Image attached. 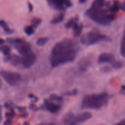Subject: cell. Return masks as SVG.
Returning <instances> with one entry per match:
<instances>
[{"mask_svg": "<svg viewBox=\"0 0 125 125\" xmlns=\"http://www.w3.org/2000/svg\"><path fill=\"white\" fill-rule=\"evenodd\" d=\"M24 31L28 35H31L34 33V28L31 25H28L24 27Z\"/></svg>", "mask_w": 125, "mask_h": 125, "instance_id": "cb8c5ba5", "label": "cell"}, {"mask_svg": "<svg viewBox=\"0 0 125 125\" xmlns=\"http://www.w3.org/2000/svg\"><path fill=\"white\" fill-rule=\"evenodd\" d=\"M111 38L105 34H101L98 29H94L90 32L82 36L81 42L83 45H93L101 42H110Z\"/></svg>", "mask_w": 125, "mask_h": 125, "instance_id": "277c9868", "label": "cell"}, {"mask_svg": "<svg viewBox=\"0 0 125 125\" xmlns=\"http://www.w3.org/2000/svg\"><path fill=\"white\" fill-rule=\"evenodd\" d=\"M62 122L67 125H77L76 123V115L72 112L66 114L62 118Z\"/></svg>", "mask_w": 125, "mask_h": 125, "instance_id": "4fadbf2b", "label": "cell"}, {"mask_svg": "<svg viewBox=\"0 0 125 125\" xmlns=\"http://www.w3.org/2000/svg\"><path fill=\"white\" fill-rule=\"evenodd\" d=\"M48 41V38L46 37H40L39 39H38V40H37L36 44L38 46H44L46 43Z\"/></svg>", "mask_w": 125, "mask_h": 125, "instance_id": "44dd1931", "label": "cell"}, {"mask_svg": "<svg viewBox=\"0 0 125 125\" xmlns=\"http://www.w3.org/2000/svg\"><path fill=\"white\" fill-rule=\"evenodd\" d=\"M78 21H79V19H78L74 22V24H73V27H72L73 29V35H74V37H78L80 36L82 33V31H83V26H84L82 23L79 24Z\"/></svg>", "mask_w": 125, "mask_h": 125, "instance_id": "5bb4252c", "label": "cell"}, {"mask_svg": "<svg viewBox=\"0 0 125 125\" xmlns=\"http://www.w3.org/2000/svg\"><path fill=\"white\" fill-rule=\"evenodd\" d=\"M42 21V20L41 18H34L31 20V26L35 29V28H37L41 24Z\"/></svg>", "mask_w": 125, "mask_h": 125, "instance_id": "603a6c76", "label": "cell"}, {"mask_svg": "<svg viewBox=\"0 0 125 125\" xmlns=\"http://www.w3.org/2000/svg\"><path fill=\"white\" fill-rule=\"evenodd\" d=\"M79 51L78 42L73 39L67 38L56 43L52 47L50 55L51 67L55 68L73 62Z\"/></svg>", "mask_w": 125, "mask_h": 125, "instance_id": "6da1fadb", "label": "cell"}, {"mask_svg": "<svg viewBox=\"0 0 125 125\" xmlns=\"http://www.w3.org/2000/svg\"><path fill=\"white\" fill-rule=\"evenodd\" d=\"M23 40H24L23 39H21V38H9V39H7V42L8 43L10 44H17L18 43L21 42Z\"/></svg>", "mask_w": 125, "mask_h": 125, "instance_id": "484cf974", "label": "cell"}, {"mask_svg": "<svg viewBox=\"0 0 125 125\" xmlns=\"http://www.w3.org/2000/svg\"><path fill=\"white\" fill-rule=\"evenodd\" d=\"M78 94V90L77 89H73V90H70V91H68L64 94L66 96H76Z\"/></svg>", "mask_w": 125, "mask_h": 125, "instance_id": "4316f807", "label": "cell"}, {"mask_svg": "<svg viewBox=\"0 0 125 125\" xmlns=\"http://www.w3.org/2000/svg\"><path fill=\"white\" fill-rule=\"evenodd\" d=\"M123 65H124V64H123V62L122 61L114 60L111 63V67L114 69H120L123 67Z\"/></svg>", "mask_w": 125, "mask_h": 125, "instance_id": "d6986e66", "label": "cell"}, {"mask_svg": "<svg viewBox=\"0 0 125 125\" xmlns=\"http://www.w3.org/2000/svg\"><path fill=\"white\" fill-rule=\"evenodd\" d=\"M115 60L114 55L109 52H103L98 57V62L99 63H112Z\"/></svg>", "mask_w": 125, "mask_h": 125, "instance_id": "8fae6325", "label": "cell"}, {"mask_svg": "<svg viewBox=\"0 0 125 125\" xmlns=\"http://www.w3.org/2000/svg\"><path fill=\"white\" fill-rule=\"evenodd\" d=\"M10 61L12 65H13V66H18L21 63L20 57L18 55L15 54H11Z\"/></svg>", "mask_w": 125, "mask_h": 125, "instance_id": "2e32d148", "label": "cell"}, {"mask_svg": "<svg viewBox=\"0 0 125 125\" xmlns=\"http://www.w3.org/2000/svg\"><path fill=\"white\" fill-rule=\"evenodd\" d=\"M114 125H125V120H123L122 121L120 122L119 123H117V124Z\"/></svg>", "mask_w": 125, "mask_h": 125, "instance_id": "4dcf8cb0", "label": "cell"}, {"mask_svg": "<svg viewBox=\"0 0 125 125\" xmlns=\"http://www.w3.org/2000/svg\"><path fill=\"white\" fill-rule=\"evenodd\" d=\"M50 100L51 101H57V102H62L63 101V97L62 96L57 95L56 94H51L50 96Z\"/></svg>", "mask_w": 125, "mask_h": 125, "instance_id": "ffe728a7", "label": "cell"}, {"mask_svg": "<svg viewBox=\"0 0 125 125\" xmlns=\"http://www.w3.org/2000/svg\"><path fill=\"white\" fill-rule=\"evenodd\" d=\"M78 19H79L78 16L75 17L74 18H70V19L67 21V23L65 24V28H67V29H70V28H72V27H73V25L74 24V22H75Z\"/></svg>", "mask_w": 125, "mask_h": 125, "instance_id": "7402d4cb", "label": "cell"}, {"mask_svg": "<svg viewBox=\"0 0 125 125\" xmlns=\"http://www.w3.org/2000/svg\"><path fill=\"white\" fill-rule=\"evenodd\" d=\"M64 17H65L64 13L61 12V13H60L59 14L57 15H56V17H54V18L51 20L50 23L52 24H58V23H61V22H62V21L63 20Z\"/></svg>", "mask_w": 125, "mask_h": 125, "instance_id": "9a60e30c", "label": "cell"}, {"mask_svg": "<svg viewBox=\"0 0 125 125\" xmlns=\"http://www.w3.org/2000/svg\"><path fill=\"white\" fill-rule=\"evenodd\" d=\"M17 109H18V111H20V112H24L26 111V107H17Z\"/></svg>", "mask_w": 125, "mask_h": 125, "instance_id": "f546056e", "label": "cell"}, {"mask_svg": "<svg viewBox=\"0 0 125 125\" xmlns=\"http://www.w3.org/2000/svg\"><path fill=\"white\" fill-rule=\"evenodd\" d=\"M109 2L106 0H94L85 15L95 23L103 26H107L115 18L116 14L110 12Z\"/></svg>", "mask_w": 125, "mask_h": 125, "instance_id": "7a4b0ae2", "label": "cell"}, {"mask_svg": "<svg viewBox=\"0 0 125 125\" xmlns=\"http://www.w3.org/2000/svg\"><path fill=\"white\" fill-rule=\"evenodd\" d=\"M0 26L3 28L5 32H6L7 34H10L12 32H13V31H12L11 29H10V28L9 27V26L7 25V23H6L4 20H0Z\"/></svg>", "mask_w": 125, "mask_h": 125, "instance_id": "ac0fdd59", "label": "cell"}, {"mask_svg": "<svg viewBox=\"0 0 125 125\" xmlns=\"http://www.w3.org/2000/svg\"><path fill=\"white\" fill-rule=\"evenodd\" d=\"M54 123H40V124L37 125H54Z\"/></svg>", "mask_w": 125, "mask_h": 125, "instance_id": "1f68e13d", "label": "cell"}, {"mask_svg": "<svg viewBox=\"0 0 125 125\" xmlns=\"http://www.w3.org/2000/svg\"><path fill=\"white\" fill-rule=\"evenodd\" d=\"M30 124H29V122H25L24 123V124H23V125H29Z\"/></svg>", "mask_w": 125, "mask_h": 125, "instance_id": "e575fe53", "label": "cell"}, {"mask_svg": "<svg viewBox=\"0 0 125 125\" xmlns=\"http://www.w3.org/2000/svg\"><path fill=\"white\" fill-rule=\"evenodd\" d=\"M92 64V59L90 57L85 56L83 58L81 59L78 62V66L79 71L82 72H86L89 67L91 66Z\"/></svg>", "mask_w": 125, "mask_h": 125, "instance_id": "9c48e42d", "label": "cell"}, {"mask_svg": "<svg viewBox=\"0 0 125 125\" xmlns=\"http://www.w3.org/2000/svg\"><path fill=\"white\" fill-rule=\"evenodd\" d=\"M28 9H29V10L30 12H32L33 9H34V6L33 4L30 2H28Z\"/></svg>", "mask_w": 125, "mask_h": 125, "instance_id": "f1b7e54d", "label": "cell"}, {"mask_svg": "<svg viewBox=\"0 0 125 125\" xmlns=\"http://www.w3.org/2000/svg\"><path fill=\"white\" fill-rule=\"evenodd\" d=\"M109 99V95L106 92L86 95L82 100L81 107L83 109H100L107 104Z\"/></svg>", "mask_w": 125, "mask_h": 125, "instance_id": "3957f363", "label": "cell"}, {"mask_svg": "<svg viewBox=\"0 0 125 125\" xmlns=\"http://www.w3.org/2000/svg\"><path fill=\"white\" fill-rule=\"evenodd\" d=\"M1 80H0V88H1Z\"/></svg>", "mask_w": 125, "mask_h": 125, "instance_id": "d590c367", "label": "cell"}, {"mask_svg": "<svg viewBox=\"0 0 125 125\" xmlns=\"http://www.w3.org/2000/svg\"><path fill=\"white\" fill-rule=\"evenodd\" d=\"M0 75L4 80L10 86H16L21 81V74L19 73L11 71L2 70L0 72Z\"/></svg>", "mask_w": 125, "mask_h": 125, "instance_id": "5b68a950", "label": "cell"}, {"mask_svg": "<svg viewBox=\"0 0 125 125\" xmlns=\"http://www.w3.org/2000/svg\"><path fill=\"white\" fill-rule=\"evenodd\" d=\"M21 59V63L24 68H30L36 61V55L32 51H30L26 54L23 55Z\"/></svg>", "mask_w": 125, "mask_h": 125, "instance_id": "52a82bcc", "label": "cell"}, {"mask_svg": "<svg viewBox=\"0 0 125 125\" xmlns=\"http://www.w3.org/2000/svg\"><path fill=\"white\" fill-rule=\"evenodd\" d=\"M0 51L5 56H9V54H10V53L11 51V47L9 45L3 44L0 46Z\"/></svg>", "mask_w": 125, "mask_h": 125, "instance_id": "e0dca14e", "label": "cell"}, {"mask_svg": "<svg viewBox=\"0 0 125 125\" xmlns=\"http://www.w3.org/2000/svg\"><path fill=\"white\" fill-rule=\"evenodd\" d=\"M4 42H5L4 40L3 39H2L0 38V45H3V44L4 43Z\"/></svg>", "mask_w": 125, "mask_h": 125, "instance_id": "d6a6232c", "label": "cell"}, {"mask_svg": "<svg viewBox=\"0 0 125 125\" xmlns=\"http://www.w3.org/2000/svg\"><path fill=\"white\" fill-rule=\"evenodd\" d=\"M87 0H79V2L80 4H84L85 3Z\"/></svg>", "mask_w": 125, "mask_h": 125, "instance_id": "836d02e7", "label": "cell"}, {"mask_svg": "<svg viewBox=\"0 0 125 125\" xmlns=\"http://www.w3.org/2000/svg\"><path fill=\"white\" fill-rule=\"evenodd\" d=\"M48 4L56 10H64L72 6L71 0H46Z\"/></svg>", "mask_w": 125, "mask_h": 125, "instance_id": "8992f818", "label": "cell"}, {"mask_svg": "<svg viewBox=\"0 0 125 125\" xmlns=\"http://www.w3.org/2000/svg\"><path fill=\"white\" fill-rule=\"evenodd\" d=\"M14 48L21 56L31 51V45L24 40L18 43L15 44Z\"/></svg>", "mask_w": 125, "mask_h": 125, "instance_id": "ba28073f", "label": "cell"}, {"mask_svg": "<svg viewBox=\"0 0 125 125\" xmlns=\"http://www.w3.org/2000/svg\"><path fill=\"white\" fill-rule=\"evenodd\" d=\"M125 36L123 35V37L122 39V41H121L120 44V54L122 55V57H125Z\"/></svg>", "mask_w": 125, "mask_h": 125, "instance_id": "d4e9b609", "label": "cell"}, {"mask_svg": "<svg viewBox=\"0 0 125 125\" xmlns=\"http://www.w3.org/2000/svg\"><path fill=\"white\" fill-rule=\"evenodd\" d=\"M44 105L46 109L52 114L57 113L61 109V105L55 104L52 101L46 100V99L44 101Z\"/></svg>", "mask_w": 125, "mask_h": 125, "instance_id": "30bf717a", "label": "cell"}, {"mask_svg": "<svg viewBox=\"0 0 125 125\" xmlns=\"http://www.w3.org/2000/svg\"><path fill=\"white\" fill-rule=\"evenodd\" d=\"M92 115L89 112H84L82 113H79L76 115V125H79L80 123H83L89 120L92 118Z\"/></svg>", "mask_w": 125, "mask_h": 125, "instance_id": "7c38bea8", "label": "cell"}, {"mask_svg": "<svg viewBox=\"0 0 125 125\" xmlns=\"http://www.w3.org/2000/svg\"><path fill=\"white\" fill-rule=\"evenodd\" d=\"M13 122H12V119H10V118H7L4 122V125H12Z\"/></svg>", "mask_w": 125, "mask_h": 125, "instance_id": "83f0119b", "label": "cell"}]
</instances>
